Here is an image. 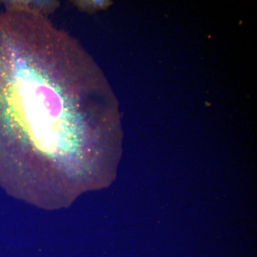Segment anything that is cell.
<instances>
[{
    "instance_id": "cell-1",
    "label": "cell",
    "mask_w": 257,
    "mask_h": 257,
    "mask_svg": "<svg viewBox=\"0 0 257 257\" xmlns=\"http://www.w3.org/2000/svg\"><path fill=\"white\" fill-rule=\"evenodd\" d=\"M120 123L109 83L75 38L44 15L0 13L2 184L54 175L106 187L121 155Z\"/></svg>"
},
{
    "instance_id": "cell-2",
    "label": "cell",
    "mask_w": 257,
    "mask_h": 257,
    "mask_svg": "<svg viewBox=\"0 0 257 257\" xmlns=\"http://www.w3.org/2000/svg\"><path fill=\"white\" fill-rule=\"evenodd\" d=\"M5 10H21L48 16L60 7L57 1H2Z\"/></svg>"
},
{
    "instance_id": "cell-3",
    "label": "cell",
    "mask_w": 257,
    "mask_h": 257,
    "mask_svg": "<svg viewBox=\"0 0 257 257\" xmlns=\"http://www.w3.org/2000/svg\"><path fill=\"white\" fill-rule=\"evenodd\" d=\"M73 4L80 10L86 13H95L101 10H105L111 5L109 1H73Z\"/></svg>"
}]
</instances>
